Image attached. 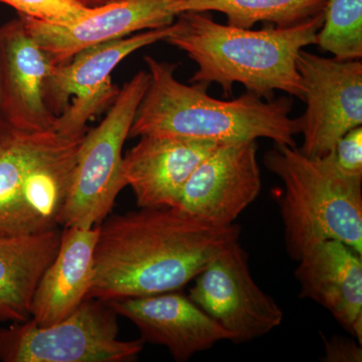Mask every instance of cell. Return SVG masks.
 Segmentation results:
<instances>
[{
    "label": "cell",
    "instance_id": "1",
    "mask_svg": "<svg viewBox=\"0 0 362 362\" xmlns=\"http://www.w3.org/2000/svg\"><path fill=\"white\" fill-rule=\"evenodd\" d=\"M98 228L88 298L111 302L178 291L228 245L240 228L207 223L178 207H139Z\"/></svg>",
    "mask_w": 362,
    "mask_h": 362
},
{
    "label": "cell",
    "instance_id": "2",
    "mask_svg": "<svg viewBox=\"0 0 362 362\" xmlns=\"http://www.w3.org/2000/svg\"><path fill=\"white\" fill-rule=\"evenodd\" d=\"M324 11L291 28L263 30L221 25L206 13L180 14L163 42L185 52L197 66L190 84H218L226 97L240 84L262 99L276 90L304 99V86L297 70L301 49L315 45L323 25Z\"/></svg>",
    "mask_w": 362,
    "mask_h": 362
},
{
    "label": "cell",
    "instance_id": "3",
    "mask_svg": "<svg viewBox=\"0 0 362 362\" xmlns=\"http://www.w3.org/2000/svg\"><path fill=\"white\" fill-rule=\"evenodd\" d=\"M149 85L143 96L129 138L165 135L218 143L251 141L259 138L296 146V119L290 116L289 98L265 100L245 93L233 100L207 94L204 84H183L175 77L177 65L145 56Z\"/></svg>",
    "mask_w": 362,
    "mask_h": 362
},
{
    "label": "cell",
    "instance_id": "4",
    "mask_svg": "<svg viewBox=\"0 0 362 362\" xmlns=\"http://www.w3.org/2000/svg\"><path fill=\"white\" fill-rule=\"evenodd\" d=\"M264 164L282 181L280 202L288 255L299 261L337 240L362 255V177L343 175L332 153L313 158L297 146L274 144Z\"/></svg>",
    "mask_w": 362,
    "mask_h": 362
},
{
    "label": "cell",
    "instance_id": "5",
    "mask_svg": "<svg viewBox=\"0 0 362 362\" xmlns=\"http://www.w3.org/2000/svg\"><path fill=\"white\" fill-rule=\"evenodd\" d=\"M81 142L0 116V237L59 228Z\"/></svg>",
    "mask_w": 362,
    "mask_h": 362
},
{
    "label": "cell",
    "instance_id": "6",
    "mask_svg": "<svg viewBox=\"0 0 362 362\" xmlns=\"http://www.w3.org/2000/svg\"><path fill=\"white\" fill-rule=\"evenodd\" d=\"M148 85V71L135 74L119 90L104 120L86 133L78 147L59 226L92 228L110 214L119 192L126 187L123 145L129 138L136 111Z\"/></svg>",
    "mask_w": 362,
    "mask_h": 362
},
{
    "label": "cell",
    "instance_id": "7",
    "mask_svg": "<svg viewBox=\"0 0 362 362\" xmlns=\"http://www.w3.org/2000/svg\"><path fill=\"white\" fill-rule=\"evenodd\" d=\"M110 305L87 298L70 316L40 326L32 319L0 328L4 362H126L137 358L144 342L119 339Z\"/></svg>",
    "mask_w": 362,
    "mask_h": 362
},
{
    "label": "cell",
    "instance_id": "8",
    "mask_svg": "<svg viewBox=\"0 0 362 362\" xmlns=\"http://www.w3.org/2000/svg\"><path fill=\"white\" fill-rule=\"evenodd\" d=\"M173 25L93 45L54 66L47 85V106L57 117L54 131L66 139L82 140L90 119L118 96L112 71L133 52L165 40Z\"/></svg>",
    "mask_w": 362,
    "mask_h": 362
},
{
    "label": "cell",
    "instance_id": "9",
    "mask_svg": "<svg viewBox=\"0 0 362 362\" xmlns=\"http://www.w3.org/2000/svg\"><path fill=\"white\" fill-rule=\"evenodd\" d=\"M297 70L306 110L298 117L302 153L319 158L332 153L345 133L362 125L361 59L324 58L301 49Z\"/></svg>",
    "mask_w": 362,
    "mask_h": 362
},
{
    "label": "cell",
    "instance_id": "10",
    "mask_svg": "<svg viewBox=\"0 0 362 362\" xmlns=\"http://www.w3.org/2000/svg\"><path fill=\"white\" fill-rule=\"evenodd\" d=\"M188 298L214 318L235 343L264 337L281 325L284 313L255 282L239 240L228 245L194 278Z\"/></svg>",
    "mask_w": 362,
    "mask_h": 362
},
{
    "label": "cell",
    "instance_id": "11",
    "mask_svg": "<svg viewBox=\"0 0 362 362\" xmlns=\"http://www.w3.org/2000/svg\"><path fill=\"white\" fill-rule=\"evenodd\" d=\"M183 0H119L90 9L68 25H54L20 16L28 32L49 54L63 65L78 52L145 30L168 28L182 13Z\"/></svg>",
    "mask_w": 362,
    "mask_h": 362
},
{
    "label": "cell",
    "instance_id": "12",
    "mask_svg": "<svg viewBox=\"0 0 362 362\" xmlns=\"http://www.w3.org/2000/svg\"><path fill=\"white\" fill-rule=\"evenodd\" d=\"M257 152V140L221 143L190 175L178 209L213 225H233L261 192Z\"/></svg>",
    "mask_w": 362,
    "mask_h": 362
},
{
    "label": "cell",
    "instance_id": "13",
    "mask_svg": "<svg viewBox=\"0 0 362 362\" xmlns=\"http://www.w3.org/2000/svg\"><path fill=\"white\" fill-rule=\"evenodd\" d=\"M54 66L20 16L0 26V116L18 129L54 131L57 117L47 103Z\"/></svg>",
    "mask_w": 362,
    "mask_h": 362
},
{
    "label": "cell",
    "instance_id": "14",
    "mask_svg": "<svg viewBox=\"0 0 362 362\" xmlns=\"http://www.w3.org/2000/svg\"><path fill=\"white\" fill-rule=\"evenodd\" d=\"M107 303L117 315L135 324L143 342L163 345L178 362L189 361L218 342L232 340L230 333L214 318L188 296L176 291Z\"/></svg>",
    "mask_w": 362,
    "mask_h": 362
},
{
    "label": "cell",
    "instance_id": "15",
    "mask_svg": "<svg viewBox=\"0 0 362 362\" xmlns=\"http://www.w3.org/2000/svg\"><path fill=\"white\" fill-rule=\"evenodd\" d=\"M221 143L165 135L140 136L123 156L125 187L139 207H177L194 169Z\"/></svg>",
    "mask_w": 362,
    "mask_h": 362
},
{
    "label": "cell",
    "instance_id": "16",
    "mask_svg": "<svg viewBox=\"0 0 362 362\" xmlns=\"http://www.w3.org/2000/svg\"><path fill=\"white\" fill-rule=\"evenodd\" d=\"M300 297L313 300L362 342V255L344 243L325 240L299 259Z\"/></svg>",
    "mask_w": 362,
    "mask_h": 362
},
{
    "label": "cell",
    "instance_id": "17",
    "mask_svg": "<svg viewBox=\"0 0 362 362\" xmlns=\"http://www.w3.org/2000/svg\"><path fill=\"white\" fill-rule=\"evenodd\" d=\"M98 233V226H69L62 230L59 251L33 294V322L40 326L59 322L87 299L94 277Z\"/></svg>",
    "mask_w": 362,
    "mask_h": 362
},
{
    "label": "cell",
    "instance_id": "18",
    "mask_svg": "<svg viewBox=\"0 0 362 362\" xmlns=\"http://www.w3.org/2000/svg\"><path fill=\"white\" fill-rule=\"evenodd\" d=\"M62 230L0 237V322L32 317L33 294L61 244Z\"/></svg>",
    "mask_w": 362,
    "mask_h": 362
},
{
    "label": "cell",
    "instance_id": "19",
    "mask_svg": "<svg viewBox=\"0 0 362 362\" xmlns=\"http://www.w3.org/2000/svg\"><path fill=\"white\" fill-rule=\"evenodd\" d=\"M327 0H183V13L225 14L226 25L252 28L259 23L291 28L324 11Z\"/></svg>",
    "mask_w": 362,
    "mask_h": 362
},
{
    "label": "cell",
    "instance_id": "20",
    "mask_svg": "<svg viewBox=\"0 0 362 362\" xmlns=\"http://www.w3.org/2000/svg\"><path fill=\"white\" fill-rule=\"evenodd\" d=\"M315 45L342 61L362 59V0H327Z\"/></svg>",
    "mask_w": 362,
    "mask_h": 362
},
{
    "label": "cell",
    "instance_id": "21",
    "mask_svg": "<svg viewBox=\"0 0 362 362\" xmlns=\"http://www.w3.org/2000/svg\"><path fill=\"white\" fill-rule=\"evenodd\" d=\"M18 16L54 25H68L83 18L90 9L75 0H0Z\"/></svg>",
    "mask_w": 362,
    "mask_h": 362
},
{
    "label": "cell",
    "instance_id": "22",
    "mask_svg": "<svg viewBox=\"0 0 362 362\" xmlns=\"http://www.w3.org/2000/svg\"><path fill=\"white\" fill-rule=\"evenodd\" d=\"M337 168L347 176L362 177V127L345 133L333 150Z\"/></svg>",
    "mask_w": 362,
    "mask_h": 362
},
{
    "label": "cell",
    "instance_id": "23",
    "mask_svg": "<svg viewBox=\"0 0 362 362\" xmlns=\"http://www.w3.org/2000/svg\"><path fill=\"white\" fill-rule=\"evenodd\" d=\"M324 362H361V343L349 337L333 335L329 339L323 337Z\"/></svg>",
    "mask_w": 362,
    "mask_h": 362
},
{
    "label": "cell",
    "instance_id": "24",
    "mask_svg": "<svg viewBox=\"0 0 362 362\" xmlns=\"http://www.w3.org/2000/svg\"><path fill=\"white\" fill-rule=\"evenodd\" d=\"M81 6L86 7V8L93 9L97 7L107 6V4H114V2L119 1V0H75Z\"/></svg>",
    "mask_w": 362,
    "mask_h": 362
},
{
    "label": "cell",
    "instance_id": "25",
    "mask_svg": "<svg viewBox=\"0 0 362 362\" xmlns=\"http://www.w3.org/2000/svg\"><path fill=\"white\" fill-rule=\"evenodd\" d=\"M0 108H1V88H0Z\"/></svg>",
    "mask_w": 362,
    "mask_h": 362
}]
</instances>
